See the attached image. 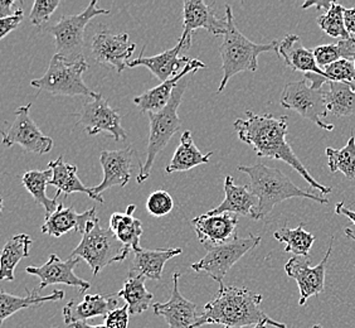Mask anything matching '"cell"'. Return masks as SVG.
<instances>
[{"label": "cell", "instance_id": "cell-1", "mask_svg": "<svg viewBox=\"0 0 355 328\" xmlns=\"http://www.w3.org/2000/svg\"><path fill=\"white\" fill-rule=\"evenodd\" d=\"M246 115L247 119H237L233 124V128L241 142L251 145L259 157L272 158L288 164L321 195H327L333 191L330 187L320 185L315 181V178L309 173L305 165L295 154L290 144L287 143L288 117H276L271 114L257 115L251 110H247Z\"/></svg>", "mask_w": 355, "mask_h": 328}, {"label": "cell", "instance_id": "cell-2", "mask_svg": "<svg viewBox=\"0 0 355 328\" xmlns=\"http://www.w3.org/2000/svg\"><path fill=\"white\" fill-rule=\"evenodd\" d=\"M262 294L253 293L246 288L219 286L213 301L205 306V313L199 317L193 328L205 325H225V327L243 328L266 322L276 328H286L285 323L273 321L262 312Z\"/></svg>", "mask_w": 355, "mask_h": 328}, {"label": "cell", "instance_id": "cell-3", "mask_svg": "<svg viewBox=\"0 0 355 328\" xmlns=\"http://www.w3.org/2000/svg\"><path fill=\"white\" fill-rule=\"evenodd\" d=\"M237 170L250 177V188L259 199V205L251 213L253 220L263 219L272 211L275 206L288 199L300 197L319 202L321 205L329 204L328 199L301 190L280 170L267 167L266 164L239 165Z\"/></svg>", "mask_w": 355, "mask_h": 328}, {"label": "cell", "instance_id": "cell-4", "mask_svg": "<svg viewBox=\"0 0 355 328\" xmlns=\"http://www.w3.org/2000/svg\"><path fill=\"white\" fill-rule=\"evenodd\" d=\"M225 19H227V32L225 40L219 47V54L222 57V71L223 77L219 85L218 91L222 92L225 89L228 81L233 76L246 72L257 71L259 69V56L265 52H271L279 47V42L272 41L265 44L253 43L242 35V32L236 27L233 18L232 8L225 6Z\"/></svg>", "mask_w": 355, "mask_h": 328}, {"label": "cell", "instance_id": "cell-5", "mask_svg": "<svg viewBox=\"0 0 355 328\" xmlns=\"http://www.w3.org/2000/svg\"><path fill=\"white\" fill-rule=\"evenodd\" d=\"M187 88H188V81L182 80L174 90L171 101L164 109L157 113H148L149 120H150V134H149V142L146 148V158L137 174V183H143L149 178L153 164L155 162L157 154L164 151L165 147L169 144L171 138L174 137L182 128V120L178 115V109L182 104Z\"/></svg>", "mask_w": 355, "mask_h": 328}, {"label": "cell", "instance_id": "cell-6", "mask_svg": "<svg viewBox=\"0 0 355 328\" xmlns=\"http://www.w3.org/2000/svg\"><path fill=\"white\" fill-rule=\"evenodd\" d=\"M131 250L130 246L123 244L110 229H103L100 225V220L97 219L89 222L83 240L69 258L85 260L94 275H97L110 264L123 261Z\"/></svg>", "mask_w": 355, "mask_h": 328}, {"label": "cell", "instance_id": "cell-7", "mask_svg": "<svg viewBox=\"0 0 355 328\" xmlns=\"http://www.w3.org/2000/svg\"><path fill=\"white\" fill-rule=\"evenodd\" d=\"M89 65L81 57L71 61L55 54L49 62L46 74L41 79H35L31 85L35 89L47 91L53 95L89 96L96 99V94L83 81V74L87 71Z\"/></svg>", "mask_w": 355, "mask_h": 328}, {"label": "cell", "instance_id": "cell-8", "mask_svg": "<svg viewBox=\"0 0 355 328\" xmlns=\"http://www.w3.org/2000/svg\"><path fill=\"white\" fill-rule=\"evenodd\" d=\"M109 14V9L97 7V1L94 0L83 13L64 15L55 26L46 28V32L55 37L57 55L69 58L71 61L83 57V37L87 24L97 15Z\"/></svg>", "mask_w": 355, "mask_h": 328}, {"label": "cell", "instance_id": "cell-9", "mask_svg": "<svg viewBox=\"0 0 355 328\" xmlns=\"http://www.w3.org/2000/svg\"><path fill=\"white\" fill-rule=\"evenodd\" d=\"M280 104L282 108L294 110L304 119L313 122L325 131L334 130V124L324 123V117L329 114L325 104V90L315 88L306 79L286 83L281 94Z\"/></svg>", "mask_w": 355, "mask_h": 328}, {"label": "cell", "instance_id": "cell-10", "mask_svg": "<svg viewBox=\"0 0 355 328\" xmlns=\"http://www.w3.org/2000/svg\"><path fill=\"white\" fill-rule=\"evenodd\" d=\"M260 243L261 236L257 235H248L247 238H239L236 235L225 244L205 249L207 254L205 258L191 264V268L197 273L207 274L222 286L225 274L230 272V269L250 250L260 245Z\"/></svg>", "mask_w": 355, "mask_h": 328}, {"label": "cell", "instance_id": "cell-11", "mask_svg": "<svg viewBox=\"0 0 355 328\" xmlns=\"http://www.w3.org/2000/svg\"><path fill=\"white\" fill-rule=\"evenodd\" d=\"M32 104H28L15 110V119L1 133L3 144L6 147L19 145L24 151L35 154H47L53 148V139L46 137L37 126L29 111Z\"/></svg>", "mask_w": 355, "mask_h": 328}, {"label": "cell", "instance_id": "cell-12", "mask_svg": "<svg viewBox=\"0 0 355 328\" xmlns=\"http://www.w3.org/2000/svg\"><path fill=\"white\" fill-rule=\"evenodd\" d=\"M137 44L132 43L128 33L114 35L109 28H98L91 42V56L98 65L116 69L121 74L128 67Z\"/></svg>", "mask_w": 355, "mask_h": 328}, {"label": "cell", "instance_id": "cell-13", "mask_svg": "<svg viewBox=\"0 0 355 328\" xmlns=\"http://www.w3.org/2000/svg\"><path fill=\"white\" fill-rule=\"evenodd\" d=\"M77 125L86 130L89 136L109 133L116 142H123L128 138L126 130L121 126L119 110L110 108L107 100L101 95L83 104V109L78 113Z\"/></svg>", "mask_w": 355, "mask_h": 328}, {"label": "cell", "instance_id": "cell-14", "mask_svg": "<svg viewBox=\"0 0 355 328\" xmlns=\"http://www.w3.org/2000/svg\"><path fill=\"white\" fill-rule=\"evenodd\" d=\"M333 243H334V238L330 239L328 252L325 254L324 259L321 260L316 267H310V260H305L301 256H293L285 264L287 277L295 279L299 286L300 306H305L309 298L319 295L324 292L327 264H328L330 254L333 252Z\"/></svg>", "mask_w": 355, "mask_h": 328}, {"label": "cell", "instance_id": "cell-15", "mask_svg": "<svg viewBox=\"0 0 355 328\" xmlns=\"http://www.w3.org/2000/svg\"><path fill=\"white\" fill-rule=\"evenodd\" d=\"M80 260V258L61 260L55 254H51L47 263L41 267H27L26 272L41 279L38 289H44L52 284H66L69 287L78 288L81 292H86L91 288V283L83 281L75 274V268Z\"/></svg>", "mask_w": 355, "mask_h": 328}, {"label": "cell", "instance_id": "cell-16", "mask_svg": "<svg viewBox=\"0 0 355 328\" xmlns=\"http://www.w3.org/2000/svg\"><path fill=\"white\" fill-rule=\"evenodd\" d=\"M137 159V153L129 147L119 151H103L100 156V163L103 165V179L98 186L92 190L97 195L109 190L114 186L125 187L129 183L134 163Z\"/></svg>", "mask_w": 355, "mask_h": 328}, {"label": "cell", "instance_id": "cell-17", "mask_svg": "<svg viewBox=\"0 0 355 328\" xmlns=\"http://www.w3.org/2000/svg\"><path fill=\"white\" fill-rule=\"evenodd\" d=\"M191 44V38L184 40L180 37V40L177 43L175 47L165 51L160 55L153 56V57H145L143 55L144 48L141 54L139 55L135 60H131L128 65V67H139L144 66L150 71L153 75L157 77L162 83L168 81L171 77L179 74V69H184L185 66L189 63L191 58L188 57H179V52L182 49H189Z\"/></svg>", "mask_w": 355, "mask_h": 328}, {"label": "cell", "instance_id": "cell-18", "mask_svg": "<svg viewBox=\"0 0 355 328\" xmlns=\"http://www.w3.org/2000/svg\"><path fill=\"white\" fill-rule=\"evenodd\" d=\"M180 273L173 274V290L171 300L165 303H155L154 313L164 317L169 328H193L200 315L197 313V306L185 300L179 290Z\"/></svg>", "mask_w": 355, "mask_h": 328}, {"label": "cell", "instance_id": "cell-19", "mask_svg": "<svg viewBox=\"0 0 355 328\" xmlns=\"http://www.w3.org/2000/svg\"><path fill=\"white\" fill-rule=\"evenodd\" d=\"M239 225V218L234 213L209 215L205 213L191 220L199 243L205 249L225 244L236 236L234 230Z\"/></svg>", "mask_w": 355, "mask_h": 328}, {"label": "cell", "instance_id": "cell-20", "mask_svg": "<svg viewBox=\"0 0 355 328\" xmlns=\"http://www.w3.org/2000/svg\"><path fill=\"white\" fill-rule=\"evenodd\" d=\"M203 0H184L183 1V24L184 32L182 38H191V33L203 28L214 35H225L227 32V19L218 18L213 8Z\"/></svg>", "mask_w": 355, "mask_h": 328}, {"label": "cell", "instance_id": "cell-21", "mask_svg": "<svg viewBox=\"0 0 355 328\" xmlns=\"http://www.w3.org/2000/svg\"><path fill=\"white\" fill-rule=\"evenodd\" d=\"M205 69V65L197 58L191 60L189 63L182 69L178 75L169 79L168 81L160 83L154 89L148 90L140 96H137L134 99V103L137 106V109L141 113H157L160 110L164 109L165 106L171 101V96L174 90L179 85V82L184 79L185 76L189 74H196L198 69Z\"/></svg>", "mask_w": 355, "mask_h": 328}, {"label": "cell", "instance_id": "cell-22", "mask_svg": "<svg viewBox=\"0 0 355 328\" xmlns=\"http://www.w3.org/2000/svg\"><path fill=\"white\" fill-rule=\"evenodd\" d=\"M95 220H97L95 207L83 213H78L73 206L64 208L61 202L57 211L46 218L41 230L42 233L55 236V238H61L62 235L69 233L71 230L83 235L86 233L89 222Z\"/></svg>", "mask_w": 355, "mask_h": 328}, {"label": "cell", "instance_id": "cell-23", "mask_svg": "<svg viewBox=\"0 0 355 328\" xmlns=\"http://www.w3.org/2000/svg\"><path fill=\"white\" fill-rule=\"evenodd\" d=\"M117 298V295L115 297L112 294H86L80 303L71 301L63 308L64 323L72 326L77 322H86V320L98 315L106 317L110 312L119 308Z\"/></svg>", "mask_w": 355, "mask_h": 328}, {"label": "cell", "instance_id": "cell-24", "mask_svg": "<svg viewBox=\"0 0 355 328\" xmlns=\"http://www.w3.org/2000/svg\"><path fill=\"white\" fill-rule=\"evenodd\" d=\"M182 249H155L140 247L134 252L129 277H145L151 281H162L164 265L174 256L180 255Z\"/></svg>", "mask_w": 355, "mask_h": 328}, {"label": "cell", "instance_id": "cell-25", "mask_svg": "<svg viewBox=\"0 0 355 328\" xmlns=\"http://www.w3.org/2000/svg\"><path fill=\"white\" fill-rule=\"evenodd\" d=\"M276 52L284 60L287 67L304 74H318L329 79L325 71L319 67L315 60L314 51L304 47L299 35H287L282 41L279 42Z\"/></svg>", "mask_w": 355, "mask_h": 328}, {"label": "cell", "instance_id": "cell-26", "mask_svg": "<svg viewBox=\"0 0 355 328\" xmlns=\"http://www.w3.org/2000/svg\"><path fill=\"white\" fill-rule=\"evenodd\" d=\"M48 168L53 172V177L49 181V186L57 188L55 199H58L61 192L69 193H86L89 199H95L100 204H103V197L97 195L92 188L86 187L77 176V165L63 162V157H58L55 161L48 163Z\"/></svg>", "mask_w": 355, "mask_h": 328}, {"label": "cell", "instance_id": "cell-27", "mask_svg": "<svg viewBox=\"0 0 355 328\" xmlns=\"http://www.w3.org/2000/svg\"><path fill=\"white\" fill-rule=\"evenodd\" d=\"M225 199L220 205L217 206L209 215H220V213H239L247 216L252 213L253 210L259 205V199L253 195L250 186H237L234 183L232 176H227L225 179Z\"/></svg>", "mask_w": 355, "mask_h": 328}, {"label": "cell", "instance_id": "cell-28", "mask_svg": "<svg viewBox=\"0 0 355 328\" xmlns=\"http://www.w3.org/2000/svg\"><path fill=\"white\" fill-rule=\"evenodd\" d=\"M212 156L213 151L203 154L199 151L193 142L191 130H185L180 138V143L174 151V156L165 168V172L171 174L174 172L191 171L198 165L209 163V159Z\"/></svg>", "mask_w": 355, "mask_h": 328}, {"label": "cell", "instance_id": "cell-29", "mask_svg": "<svg viewBox=\"0 0 355 328\" xmlns=\"http://www.w3.org/2000/svg\"><path fill=\"white\" fill-rule=\"evenodd\" d=\"M63 297H64V292L58 290V289H55L52 293L43 295V297L38 294V289H35L32 292L27 290L26 297H17V295L8 294L4 290H1L0 292V325L21 309L38 307L48 302L61 301L63 300Z\"/></svg>", "mask_w": 355, "mask_h": 328}, {"label": "cell", "instance_id": "cell-30", "mask_svg": "<svg viewBox=\"0 0 355 328\" xmlns=\"http://www.w3.org/2000/svg\"><path fill=\"white\" fill-rule=\"evenodd\" d=\"M137 206L130 205L125 213L115 212L110 218V230L115 233L117 239L126 246H130L132 252L140 249V239L143 235L141 221L134 218Z\"/></svg>", "mask_w": 355, "mask_h": 328}, {"label": "cell", "instance_id": "cell-31", "mask_svg": "<svg viewBox=\"0 0 355 328\" xmlns=\"http://www.w3.org/2000/svg\"><path fill=\"white\" fill-rule=\"evenodd\" d=\"M32 239L27 233H18L8 240L0 258V279L14 281V269L23 258L29 256Z\"/></svg>", "mask_w": 355, "mask_h": 328}, {"label": "cell", "instance_id": "cell-32", "mask_svg": "<svg viewBox=\"0 0 355 328\" xmlns=\"http://www.w3.org/2000/svg\"><path fill=\"white\" fill-rule=\"evenodd\" d=\"M325 104L328 113L335 117H350L355 114V86L348 82H328Z\"/></svg>", "mask_w": 355, "mask_h": 328}, {"label": "cell", "instance_id": "cell-33", "mask_svg": "<svg viewBox=\"0 0 355 328\" xmlns=\"http://www.w3.org/2000/svg\"><path fill=\"white\" fill-rule=\"evenodd\" d=\"M53 177V172L49 168L46 171H28L23 174L21 177V183L27 188V191L33 196L35 202L41 205L47 216L52 215L53 212L57 211L60 204L57 202V199H48L47 186H49V181Z\"/></svg>", "mask_w": 355, "mask_h": 328}, {"label": "cell", "instance_id": "cell-34", "mask_svg": "<svg viewBox=\"0 0 355 328\" xmlns=\"http://www.w3.org/2000/svg\"><path fill=\"white\" fill-rule=\"evenodd\" d=\"M145 277H129L123 289L117 293L129 306L130 315H141L150 306L154 295L145 287Z\"/></svg>", "mask_w": 355, "mask_h": 328}, {"label": "cell", "instance_id": "cell-35", "mask_svg": "<svg viewBox=\"0 0 355 328\" xmlns=\"http://www.w3.org/2000/svg\"><path fill=\"white\" fill-rule=\"evenodd\" d=\"M273 238L279 243L286 244L285 253L294 254V256L301 258H309L310 249L316 239L313 233L304 230V222H301L296 229H288L285 226L273 233Z\"/></svg>", "mask_w": 355, "mask_h": 328}, {"label": "cell", "instance_id": "cell-36", "mask_svg": "<svg viewBox=\"0 0 355 328\" xmlns=\"http://www.w3.org/2000/svg\"><path fill=\"white\" fill-rule=\"evenodd\" d=\"M328 167L331 173L342 172L348 179H355V134L349 138L348 143L342 149L327 148Z\"/></svg>", "mask_w": 355, "mask_h": 328}, {"label": "cell", "instance_id": "cell-37", "mask_svg": "<svg viewBox=\"0 0 355 328\" xmlns=\"http://www.w3.org/2000/svg\"><path fill=\"white\" fill-rule=\"evenodd\" d=\"M316 23L327 35L333 38L344 40L350 37L344 22V7L340 3L334 1L333 7L330 8L328 12L318 17Z\"/></svg>", "mask_w": 355, "mask_h": 328}, {"label": "cell", "instance_id": "cell-38", "mask_svg": "<svg viewBox=\"0 0 355 328\" xmlns=\"http://www.w3.org/2000/svg\"><path fill=\"white\" fill-rule=\"evenodd\" d=\"M325 74L329 77L330 81L335 82H348L355 86V65L354 62L347 61V60H340V61L334 62L324 67Z\"/></svg>", "mask_w": 355, "mask_h": 328}, {"label": "cell", "instance_id": "cell-39", "mask_svg": "<svg viewBox=\"0 0 355 328\" xmlns=\"http://www.w3.org/2000/svg\"><path fill=\"white\" fill-rule=\"evenodd\" d=\"M174 207L173 197L166 191H155L146 201V208L154 218H163L171 213Z\"/></svg>", "mask_w": 355, "mask_h": 328}, {"label": "cell", "instance_id": "cell-40", "mask_svg": "<svg viewBox=\"0 0 355 328\" xmlns=\"http://www.w3.org/2000/svg\"><path fill=\"white\" fill-rule=\"evenodd\" d=\"M60 0H35L29 14L31 24L37 27L46 24L49 21L51 15L55 13V9L60 7Z\"/></svg>", "mask_w": 355, "mask_h": 328}, {"label": "cell", "instance_id": "cell-41", "mask_svg": "<svg viewBox=\"0 0 355 328\" xmlns=\"http://www.w3.org/2000/svg\"><path fill=\"white\" fill-rule=\"evenodd\" d=\"M313 51H314L315 60L320 69H324L334 62L343 60L342 51L338 46V43L319 46L314 48Z\"/></svg>", "mask_w": 355, "mask_h": 328}, {"label": "cell", "instance_id": "cell-42", "mask_svg": "<svg viewBox=\"0 0 355 328\" xmlns=\"http://www.w3.org/2000/svg\"><path fill=\"white\" fill-rule=\"evenodd\" d=\"M129 306L125 304L123 307H119L115 311L110 312L105 317V325L107 328H128L129 325Z\"/></svg>", "mask_w": 355, "mask_h": 328}, {"label": "cell", "instance_id": "cell-43", "mask_svg": "<svg viewBox=\"0 0 355 328\" xmlns=\"http://www.w3.org/2000/svg\"><path fill=\"white\" fill-rule=\"evenodd\" d=\"M24 17V10L23 8H17L14 10L13 15L0 19V40H3L6 35H9L12 31L18 27L23 21Z\"/></svg>", "mask_w": 355, "mask_h": 328}, {"label": "cell", "instance_id": "cell-44", "mask_svg": "<svg viewBox=\"0 0 355 328\" xmlns=\"http://www.w3.org/2000/svg\"><path fill=\"white\" fill-rule=\"evenodd\" d=\"M344 22L349 35L355 37V7L344 8Z\"/></svg>", "mask_w": 355, "mask_h": 328}, {"label": "cell", "instance_id": "cell-45", "mask_svg": "<svg viewBox=\"0 0 355 328\" xmlns=\"http://www.w3.org/2000/svg\"><path fill=\"white\" fill-rule=\"evenodd\" d=\"M333 4H334V1L333 0H310V1H306V3H304L301 8L302 9H308L310 7H314L316 10H325V12H328L330 8L333 7Z\"/></svg>", "mask_w": 355, "mask_h": 328}, {"label": "cell", "instance_id": "cell-46", "mask_svg": "<svg viewBox=\"0 0 355 328\" xmlns=\"http://www.w3.org/2000/svg\"><path fill=\"white\" fill-rule=\"evenodd\" d=\"M14 3V0H0V19L13 15L14 13H12L10 9L13 7Z\"/></svg>", "mask_w": 355, "mask_h": 328}, {"label": "cell", "instance_id": "cell-47", "mask_svg": "<svg viewBox=\"0 0 355 328\" xmlns=\"http://www.w3.org/2000/svg\"><path fill=\"white\" fill-rule=\"evenodd\" d=\"M335 213L336 215H343L347 216L353 224L355 225V211H352L347 206L344 205L343 202H339L338 205L335 206Z\"/></svg>", "mask_w": 355, "mask_h": 328}, {"label": "cell", "instance_id": "cell-48", "mask_svg": "<svg viewBox=\"0 0 355 328\" xmlns=\"http://www.w3.org/2000/svg\"><path fill=\"white\" fill-rule=\"evenodd\" d=\"M71 328H107L106 327V325H103V326H89L87 325L86 322H77L75 325H72Z\"/></svg>", "mask_w": 355, "mask_h": 328}, {"label": "cell", "instance_id": "cell-49", "mask_svg": "<svg viewBox=\"0 0 355 328\" xmlns=\"http://www.w3.org/2000/svg\"><path fill=\"white\" fill-rule=\"evenodd\" d=\"M344 233H345V235L348 236L349 239L353 240L355 243V233H353V230L352 229H349V227H347L345 230H344Z\"/></svg>", "mask_w": 355, "mask_h": 328}, {"label": "cell", "instance_id": "cell-50", "mask_svg": "<svg viewBox=\"0 0 355 328\" xmlns=\"http://www.w3.org/2000/svg\"><path fill=\"white\" fill-rule=\"evenodd\" d=\"M267 326H268V323H266V322H263V323H260V325H257V326H254L253 328H267ZM225 328H230V327H225Z\"/></svg>", "mask_w": 355, "mask_h": 328}, {"label": "cell", "instance_id": "cell-51", "mask_svg": "<svg viewBox=\"0 0 355 328\" xmlns=\"http://www.w3.org/2000/svg\"><path fill=\"white\" fill-rule=\"evenodd\" d=\"M311 328H322V326H320V325H315V326H313Z\"/></svg>", "mask_w": 355, "mask_h": 328}, {"label": "cell", "instance_id": "cell-52", "mask_svg": "<svg viewBox=\"0 0 355 328\" xmlns=\"http://www.w3.org/2000/svg\"><path fill=\"white\" fill-rule=\"evenodd\" d=\"M354 65H355V61H354Z\"/></svg>", "mask_w": 355, "mask_h": 328}]
</instances>
